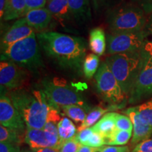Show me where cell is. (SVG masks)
<instances>
[{
  "instance_id": "4",
  "label": "cell",
  "mask_w": 152,
  "mask_h": 152,
  "mask_svg": "<svg viewBox=\"0 0 152 152\" xmlns=\"http://www.w3.org/2000/svg\"><path fill=\"white\" fill-rule=\"evenodd\" d=\"M107 22L111 34L138 33L144 30L147 24L143 9L130 4L109 10Z\"/></svg>"
},
{
  "instance_id": "2",
  "label": "cell",
  "mask_w": 152,
  "mask_h": 152,
  "mask_svg": "<svg viewBox=\"0 0 152 152\" xmlns=\"http://www.w3.org/2000/svg\"><path fill=\"white\" fill-rule=\"evenodd\" d=\"M9 97L20 112L28 128H44L51 106L43 91L30 92L18 89L12 91Z\"/></svg>"
},
{
  "instance_id": "24",
  "label": "cell",
  "mask_w": 152,
  "mask_h": 152,
  "mask_svg": "<svg viewBox=\"0 0 152 152\" xmlns=\"http://www.w3.org/2000/svg\"><path fill=\"white\" fill-rule=\"evenodd\" d=\"M99 57L94 54H90L85 57L83 65V71L87 79H91L97 72L99 66Z\"/></svg>"
},
{
  "instance_id": "35",
  "label": "cell",
  "mask_w": 152,
  "mask_h": 152,
  "mask_svg": "<svg viewBox=\"0 0 152 152\" xmlns=\"http://www.w3.org/2000/svg\"><path fill=\"white\" fill-rule=\"evenodd\" d=\"M130 149L127 146H105L95 148V152H129Z\"/></svg>"
},
{
  "instance_id": "32",
  "label": "cell",
  "mask_w": 152,
  "mask_h": 152,
  "mask_svg": "<svg viewBox=\"0 0 152 152\" xmlns=\"http://www.w3.org/2000/svg\"><path fill=\"white\" fill-rule=\"evenodd\" d=\"M80 145L75 137H74L63 144L60 152H78Z\"/></svg>"
},
{
  "instance_id": "9",
  "label": "cell",
  "mask_w": 152,
  "mask_h": 152,
  "mask_svg": "<svg viewBox=\"0 0 152 152\" xmlns=\"http://www.w3.org/2000/svg\"><path fill=\"white\" fill-rule=\"evenodd\" d=\"M144 37V30L138 33L109 35L107 37V53L115 55L140 52Z\"/></svg>"
},
{
  "instance_id": "17",
  "label": "cell",
  "mask_w": 152,
  "mask_h": 152,
  "mask_svg": "<svg viewBox=\"0 0 152 152\" xmlns=\"http://www.w3.org/2000/svg\"><path fill=\"white\" fill-rule=\"evenodd\" d=\"M47 7L52 16L61 21L65 22L73 18L68 0H49Z\"/></svg>"
},
{
  "instance_id": "31",
  "label": "cell",
  "mask_w": 152,
  "mask_h": 152,
  "mask_svg": "<svg viewBox=\"0 0 152 152\" xmlns=\"http://www.w3.org/2000/svg\"><path fill=\"white\" fill-rule=\"evenodd\" d=\"M105 145V138L99 133L94 132L87 140L85 146L92 148H99Z\"/></svg>"
},
{
  "instance_id": "11",
  "label": "cell",
  "mask_w": 152,
  "mask_h": 152,
  "mask_svg": "<svg viewBox=\"0 0 152 152\" xmlns=\"http://www.w3.org/2000/svg\"><path fill=\"white\" fill-rule=\"evenodd\" d=\"M0 123L3 126L16 130L19 133L26 132V123L11 98L1 93L0 98Z\"/></svg>"
},
{
  "instance_id": "29",
  "label": "cell",
  "mask_w": 152,
  "mask_h": 152,
  "mask_svg": "<svg viewBox=\"0 0 152 152\" xmlns=\"http://www.w3.org/2000/svg\"><path fill=\"white\" fill-rule=\"evenodd\" d=\"M144 30L145 37L141 50L152 56V22L148 23Z\"/></svg>"
},
{
  "instance_id": "13",
  "label": "cell",
  "mask_w": 152,
  "mask_h": 152,
  "mask_svg": "<svg viewBox=\"0 0 152 152\" xmlns=\"http://www.w3.org/2000/svg\"><path fill=\"white\" fill-rule=\"evenodd\" d=\"M125 113L130 117L133 125V134L131 140L132 145L149 140L152 135V128L140 118L135 107L129 108Z\"/></svg>"
},
{
  "instance_id": "27",
  "label": "cell",
  "mask_w": 152,
  "mask_h": 152,
  "mask_svg": "<svg viewBox=\"0 0 152 152\" xmlns=\"http://www.w3.org/2000/svg\"><path fill=\"white\" fill-rule=\"evenodd\" d=\"M19 133L16 130L7 128L1 125L0 126V142L16 144L20 142Z\"/></svg>"
},
{
  "instance_id": "30",
  "label": "cell",
  "mask_w": 152,
  "mask_h": 152,
  "mask_svg": "<svg viewBox=\"0 0 152 152\" xmlns=\"http://www.w3.org/2000/svg\"><path fill=\"white\" fill-rule=\"evenodd\" d=\"M115 127L117 130H119L130 131V132H132L133 130V125L130 117L122 114H117Z\"/></svg>"
},
{
  "instance_id": "14",
  "label": "cell",
  "mask_w": 152,
  "mask_h": 152,
  "mask_svg": "<svg viewBox=\"0 0 152 152\" xmlns=\"http://www.w3.org/2000/svg\"><path fill=\"white\" fill-rule=\"evenodd\" d=\"M52 17L50 11L47 8H40L27 11L24 18L28 26L33 30L42 33L49 27Z\"/></svg>"
},
{
  "instance_id": "40",
  "label": "cell",
  "mask_w": 152,
  "mask_h": 152,
  "mask_svg": "<svg viewBox=\"0 0 152 152\" xmlns=\"http://www.w3.org/2000/svg\"><path fill=\"white\" fill-rule=\"evenodd\" d=\"M142 7L147 13L152 12V0H143Z\"/></svg>"
},
{
  "instance_id": "1",
  "label": "cell",
  "mask_w": 152,
  "mask_h": 152,
  "mask_svg": "<svg viewBox=\"0 0 152 152\" xmlns=\"http://www.w3.org/2000/svg\"><path fill=\"white\" fill-rule=\"evenodd\" d=\"M39 46L56 65L66 70L80 71L86 57V42L83 38L56 32L37 34Z\"/></svg>"
},
{
  "instance_id": "26",
  "label": "cell",
  "mask_w": 152,
  "mask_h": 152,
  "mask_svg": "<svg viewBox=\"0 0 152 152\" xmlns=\"http://www.w3.org/2000/svg\"><path fill=\"white\" fill-rule=\"evenodd\" d=\"M132 137L130 131L116 130L111 136L105 138V145L123 146L126 144Z\"/></svg>"
},
{
  "instance_id": "7",
  "label": "cell",
  "mask_w": 152,
  "mask_h": 152,
  "mask_svg": "<svg viewBox=\"0 0 152 152\" xmlns=\"http://www.w3.org/2000/svg\"><path fill=\"white\" fill-rule=\"evenodd\" d=\"M95 80L98 92L106 100L113 104L121 103L124 100L125 94L106 63H102Z\"/></svg>"
},
{
  "instance_id": "23",
  "label": "cell",
  "mask_w": 152,
  "mask_h": 152,
  "mask_svg": "<svg viewBox=\"0 0 152 152\" xmlns=\"http://www.w3.org/2000/svg\"><path fill=\"white\" fill-rule=\"evenodd\" d=\"M108 111H109V109H104V108L100 107V106H96V107L93 108L92 110H90L88 112L85 121L80 125L77 130L80 131L83 129L91 128L93 125L96 124L102 118L104 114Z\"/></svg>"
},
{
  "instance_id": "43",
  "label": "cell",
  "mask_w": 152,
  "mask_h": 152,
  "mask_svg": "<svg viewBox=\"0 0 152 152\" xmlns=\"http://www.w3.org/2000/svg\"><path fill=\"white\" fill-rule=\"evenodd\" d=\"M20 152H31V151H27V150H23V151Z\"/></svg>"
},
{
  "instance_id": "44",
  "label": "cell",
  "mask_w": 152,
  "mask_h": 152,
  "mask_svg": "<svg viewBox=\"0 0 152 152\" xmlns=\"http://www.w3.org/2000/svg\"><path fill=\"white\" fill-rule=\"evenodd\" d=\"M149 21H151V22H152V15H151V19H150V20Z\"/></svg>"
},
{
  "instance_id": "28",
  "label": "cell",
  "mask_w": 152,
  "mask_h": 152,
  "mask_svg": "<svg viewBox=\"0 0 152 152\" xmlns=\"http://www.w3.org/2000/svg\"><path fill=\"white\" fill-rule=\"evenodd\" d=\"M140 118L152 128V101L135 106Z\"/></svg>"
},
{
  "instance_id": "20",
  "label": "cell",
  "mask_w": 152,
  "mask_h": 152,
  "mask_svg": "<svg viewBox=\"0 0 152 152\" xmlns=\"http://www.w3.org/2000/svg\"><path fill=\"white\" fill-rule=\"evenodd\" d=\"M26 12V0H8L2 20H18L25 16Z\"/></svg>"
},
{
  "instance_id": "38",
  "label": "cell",
  "mask_w": 152,
  "mask_h": 152,
  "mask_svg": "<svg viewBox=\"0 0 152 152\" xmlns=\"http://www.w3.org/2000/svg\"><path fill=\"white\" fill-rule=\"evenodd\" d=\"M0 152H20L18 146L16 144L5 143H0Z\"/></svg>"
},
{
  "instance_id": "21",
  "label": "cell",
  "mask_w": 152,
  "mask_h": 152,
  "mask_svg": "<svg viewBox=\"0 0 152 152\" xmlns=\"http://www.w3.org/2000/svg\"><path fill=\"white\" fill-rule=\"evenodd\" d=\"M57 128L58 136L63 144L68 140L73 138L77 134L76 127L68 118L64 117L61 119L57 125Z\"/></svg>"
},
{
  "instance_id": "16",
  "label": "cell",
  "mask_w": 152,
  "mask_h": 152,
  "mask_svg": "<svg viewBox=\"0 0 152 152\" xmlns=\"http://www.w3.org/2000/svg\"><path fill=\"white\" fill-rule=\"evenodd\" d=\"M24 140L31 149L51 147L43 129L27 128L25 132Z\"/></svg>"
},
{
  "instance_id": "41",
  "label": "cell",
  "mask_w": 152,
  "mask_h": 152,
  "mask_svg": "<svg viewBox=\"0 0 152 152\" xmlns=\"http://www.w3.org/2000/svg\"><path fill=\"white\" fill-rule=\"evenodd\" d=\"M7 1H8V0H0V18H1V20H2L4 14Z\"/></svg>"
},
{
  "instance_id": "34",
  "label": "cell",
  "mask_w": 152,
  "mask_h": 152,
  "mask_svg": "<svg viewBox=\"0 0 152 152\" xmlns=\"http://www.w3.org/2000/svg\"><path fill=\"white\" fill-rule=\"evenodd\" d=\"M90 1L95 12L99 13L110 7L113 0H90Z\"/></svg>"
},
{
  "instance_id": "33",
  "label": "cell",
  "mask_w": 152,
  "mask_h": 152,
  "mask_svg": "<svg viewBox=\"0 0 152 152\" xmlns=\"http://www.w3.org/2000/svg\"><path fill=\"white\" fill-rule=\"evenodd\" d=\"M94 132V131L92 127L83 129V130L80 131H78V132L76 134L75 137L80 144H82V145H85L87 140H89V138L90 137V136L92 135V133Z\"/></svg>"
},
{
  "instance_id": "45",
  "label": "cell",
  "mask_w": 152,
  "mask_h": 152,
  "mask_svg": "<svg viewBox=\"0 0 152 152\" xmlns=\"http://www.w3.org/2000/svg\"><path fill=\"white\" fill-rule=\"evenodd\" d=\"M47 1H49V0H47Z\"/></svg>"
},
{
  "instance_id": "36",
  "label": "cell",
  "mask_w": 152,
  "mask_h": 152,
  "mask_svg": "<svg viewBox=\"0 0 152 152\" xmlns=\"http://www.w3.org/2000/svg\"><path fill=\"white\" fill-rule=\"evenodd\" d=\"M131 152H152V139L137 144Z\"/></svg>"
},
{
  "instance_id": "6",
  "label": "cell",
  "mask_w": 152,
  "mask_h": 152,
  "mask_svg": "<svg viewBox=\"0 0 152 152\" xmlns=\"http://www.w3.org/2000/svg\"><path fill=\"white\" fill-rule=\"evenodd\" d=\"M42 86L49 104L56 109L66 106L78 105L90 111L83 96L65 82H61L58 78L46 80L42 82Z\"/></svg>"
},
{
  "instance_id": "3",
  "label": "cell",
  "mask_w": 152,
  "mask_h": 152,
  "mask_svg": "<svg viewBox=\"0 0 152 152\" xmlns=\"http://www.w3.org/2000/svg\"><path fill=\"white\" fill-rule=\"evenodd\" d=\"M106 64L115 76L125 96H130L142 65L140 52L111 55Z\"/></svg>"
},
{
  "instance_id": "37",
  "label": "cell",
  "mask_w": 152,
  "mask_h": 152,
  "mask_svg": "<svg viewBox=\"0 0 152 152\" xmlns=\"http://www.w3.org/2000/svg\"><path fill=\"white\" fill-rule=\"evenodd\" d=\"M47 0H26V11L45 8Z\"/></svg>"
},
{
  "instance_id": "10",
  "label": "cell",
  "mask_w": 152,
  "mask_h": 152,
  "mask_svg": "<svg viewBox=\"0 0 152 152\" xmlns=\"http://www.w3.org/2000/svg\"><path fill=\"white\" fill-rule=\"evenodd\" d=\"M27 73L16 63L1 55L0 84L1 87L8 90H18L26 82Z\"/></svg>"
},
{
  "instance_id": "25",
  "label": "cell",
  "mask_w": 152,
  "mask_h": 152,
  "mask_svg": "<svg viewBox=\"0 0 152 152\" xmlns=\"http://www.w3.org/2000/svg\"><path fill=\"white\" fill-rule=\"evenodd\" d=\"M61 109L67 116L76 123H83L87 116L86 109L78 105L63 106Z\"/></svg>"
},
{
  "instance_id": "18",
  "label": "cell",
  "mask_w": 152,
  "mask_h": 152,
  "mask_svg": "<svg viewBox=\"0 0 152 152\" xmlns=\"http://www.w3.org/2000/svg\"><path fill=\"white\" fill-rule=\"evenodd\" d=\"M117 113H108L105 114L97 123L92 127L94 132L99 133L104 138L111 135L117 130L115 127V120Z\"/></svg>"
},
{
  "instance_id": "15",
  "label": "cell",
  "mask_w": 152,
  "mask_h": 152,
  "mask_svg": "<svg viewBox=\"0 0 152 152\" xmlns=\"http://www.w3.org/2000/svg\"><path fill=\"white\" fill-rule=\"evenodd\" d=\"M72 17L81 23H87L91 20L90 0H68Z\"/></svg>"
},
{
  "instance_id": "8",
  "label": "cell",
  "mask_w": 152,
  "mask_h": 152,
  "mask_svg": "<svg viewBox=\"0 0 152 152\" xmlns=\"http://www.w3.org/2000/svg\"><path fill=\"white\" fill-rule=\"evenodd\" d=\"M142 65L129 97L130 104H134L152 95V56L140 50Z\"/></svg>"
},
{
  "instance_id": "19",
  "label": "cell",
  "mask_w": 152,
  "mask_h": 152,
  "mask_svg": "<svg viewBox=\"0 0 152 152\" xmlns=\"http://www.w3.org/2000/svg\"><path fill=\"white\" fill-rule=\"evenodd\" d=\"M89 46L94 54L99 56L104 54L106 47V35L102 28H95L91 30Z\"/></svg>"
},
{
  "instance_id": "22",
  "label": "cell",
  "mask_w": 152,
  "mask_h": 152,
  "mask_svg": "<svg viewBox=\"0 0 152 152\" xmlns=\"http://www.w3.org/2000/svg\"><path fill=\"white\" fill-rule=\"evenodd\" d=\"M57 125L58 123L47 121L43 130L45 131L47 140L50 144L51 147L61 149L63 144L61 142L59 136H58Z\"/></svg>"
},
{
  "instance_id": "39",
  "label": "cell",
  "mask_w": 152,
  "mask_h": 152,
  "mask_svg": "<svg viewBox=\"0 0 152 152\" xmlns=\"http://www.w3.org/2000/svg\"><path fill=\"white\" fill-rule=\"evenodd\" d=\"M31 152H60V149L56 148L47 147V148H39V149H31Z\"/></svg>"
},
{
  "instance_id": "42",
  "label": "cell",
  "mask_w": 152,
  "mask_h": 152,
  "mask_svg": "<svg viewBox=\"0 0 152 152\" xmlns=\"http://www.w3.org/2000/svg\"><path fill=\"white\" fill-rule=\"evenodd\" d=\"M78 152H95V148H92L88 146L80 145Z\"/></svg>"
},
{
  "instance_id": "12",
  "label": "cell",
  "mask_w": 152,
  "mask_h": 152,
  "mask_svg": "<svg viewBox=\"0 0 152 152\" xmlns=\"http://www.w3.org/2000/svg\"><path fill=\"white\" fill-rule=\"evenodd\" d=\"M34 33V30L26 22L24 17L19 18L9 28L1 39V53L17 42L27 38Z\"/></svg>"
},
{
  "instance_id": "5",
  "label": "cell",
  "mask_w": 152,
  "mask_h": 152,
  "mask_svg": "<svg viewBox=\"0 0 152 152\" xmlns=\"http://www.w3.org/2000/svg\"><path fill=\"white\" fill-rule=\"evenodd\" d=\"M1 55L21 68L31 71H37L44 66L35 33L13 44Z\"/></svg>"
}]
</instances>
